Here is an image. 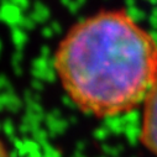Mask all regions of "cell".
<instances>
[{"label":"cell","instance_id":"1","mask_svg":"<svg viewBox=\"0 0 157 157\" xmlns=\"http://www.w3.org/2000/svg\"><path fill=\"white\" fill-rule=\"evenodd\" d=\"M55 68L82 111L116 116L142 106L157 69V42L126 11H100L68 31Z\"/></svg>","mask_w":157,"mask_h":157},{"label":"cell","instance_id":"2","mask_svg":"<svg viewBox=\"0 0 157 157\" xmlns=\"http://www.w3.org/2000/svg\"><path fill=\"white\" fill-rule=\"evenodd\" d=\"M140 137L142 145L151 153L157 156V69L142 104Z\"/></svg>","mask_w":157,"mask_h":157},{"label":"cell","instance_id":"3","mask_svg":"<svg viewBox=\"0 0 157 157\" xmlns=\"http://www.w3.org/2000/svg\"><path fill=\"white\" fill-rule=\"evenodd\" d=\"M0 157H10V153L2 140H0Z\"/></svg>","mask_w":157,"mask_h":157}]
</instances>
